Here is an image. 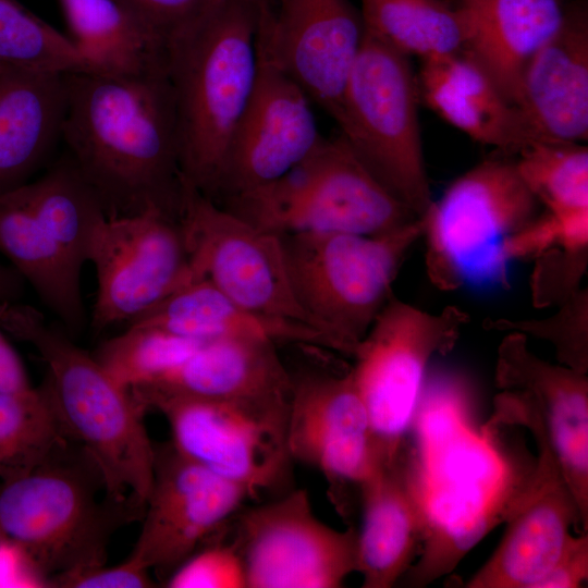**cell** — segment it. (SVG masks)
<instances>
[{
	"instance_id": "obj_1",
	"label": "cell",
	"mask_w": 588,
	"mask_h": 588,
	"mask_svg": "<svg viewBox=\"0 0 588 588\" xmlns=\"http://www.w3.org/2000/svg\"><path fill=\"white\" fill-rule=\"evenodd\" d=\"M61 139L108 218H180L184 177L167 66L136 76L64 74Z\"/></svg>"
},
{
	"instance_id": "obj_2",
	"label": "cell",
	"mask_w": 588,
	"mask_h": 588,
	"mask_svg": "<svg viewBox=\"0 0 588 588\" xmlns=\"http://www.w3.org/2000/svg\"><path fill=\"white\" fill-rule=\"evenodd\" d=\"M0 327L40 355L47 373L39 389L62 436L79 444L99 467L107 493L145 509L154 479L155 444L132 391L33 306L0 303Z\"/></svg>"
},
{
	"instance_id": "obj_3",
	"label": "cell",
	"mask_w": 588,
	"mask_h": 588,
	"mask_svg": "<svg viewBox=\"0 0 588 588\" xmlns=\"http://www.w3.org/2000/svg\"><path fill=\"white\" fill-rule=\"evenodd\" d=\"M259 0H217L166 42L184 181L210 197L258 72Z\"/></svg>"
},
{
	"instance_id": "obj_4",
	"label": "cell",
	"mask_w": 588,
	"mask_h": 588,
	"mask_svg": "<svg viewBox=\"0 0 588 588\" xmlns=\"http://www.w3.org/2000/svg\"><path fill=\"white\" fill-rule=\"evenodd\" d=\"M88 453L62 436L28 473L0 490V541L15 548L45 584L105 565L113 532L144 510L108 494Z\"/></svg>"
},
{
	"instance_id": "obj_5",
	"label": "cell",
	"mask_w": 588,
	"mask_h": 588,
	"mask_svg": "<svg viewBox=\"0 0 588 588\" xmlns=\"http://www.w3.org/2000/svg\"><path fill=\"white\" fill-rule=\"evenodd\" d=\"M417 218L375 234L299 232L280 235L295 295L317 326L354 356L391 297L403 259L422 236Z\"/></svg>"
},
{
	"instance_id": "obj_6",
	"label": "cell",
	"mask_w": 588,
	"mask_h": 588,
	"mask_svg": "<svg viewBox=\"0 0 588 588\" xmlns=\"http://www.w3.org/2000/svg\"><path fill=\"white\" fill-rule=\"evenodd\" d=\"M537 203L505 158L487 159L456 179L420 217L433 285H507V243L536 217Z\"/></svg>"
},
{
	"instance_id": "obj_7",
	"label": "cell",
	"mask_w": 588,
	"mask_h": 588,
	"mask_svg": "<svg viewBox=\"0 0 588 588\" xmlns=\"http://www.w3.org/2000/svg\"><path fill=\"white\" fill-rule=\"evenodd\" d=\"M221 206L278 235H375L418 218L373 176L341 134L332 138L322 136L281 177Z\"/></svg>"
},
{
	"instance_id": "obj_8",
	"label": "cell",
	"mask_w": 588,
	"mask_h": 588,
	"mask_svg": "<svg viewBox=\"0 0 588 588\" xmlns=\"http://www.w3.org/2000/svg\"><path fill=\"white\" fill-rule=\"evenodd\" d=\"M409 58L365 32L335 122L373 176L416 217L432 199Z\"/></svg>"
},
{
	"instance_id": "obj_9",
	"label": "cell",
	"mask_w": 588,
	"mask_h": 588,
	"mask_svg": "<svg viewBox=\"0 0 588 588\" xmlns=\"http://www.w3.org/2000/svg\"><path fill=\"white\" fill-rule=\"evenodd\" d=\"M494 420L528 429L537 455L507 509L500 543L465 587L532 588L560 555L573 528L587 530L534 403L520 393L503 391L495 400Z\"/></svg>"
},
{
	"instance_id": "obj_10",
	"label": "cell",
	"mask_w": 588,
	"mask_h": 588,
	"mask_svg": "<svg viewBox=\"0 0 588 588\" xmlns=\"http://www.w3.org/2000/svg\"><path fill=\"white\" fill-rule=\"evenodd\" d=\"M467 322L456 306L431 314L394 297L387 302L351 367L376 446L394 445L408 434L430 362L453 348Z\"/></svg>"
},
{
	"instance_id": "obj_11",
	"label": "cell",
	"mask_w": 588,
	"mask_h": 588,
	"mask_svg": "<svg viewBox=\"0 0 588 588\" xmlns=\"http://www.w3.org/2000/svg\"><path fill=\"white\" fill-rule=\"evenodd\" d=\"M289 397L253 401L163 399L159 411L177 452L258 497L281 488L292 458Z\"/></svg>"
},
{
	"instance_id": "obj_12",
	"label": "cell",
	"mask_w": 588,
	"mask_h": 588,
	"mask_svg": "<svg viewBox=\"0 0 588 588\" xmlns=\"http://www.w3.org/2000/svg\"><path fill=\"white\" fill-rule=\"evenodd\" d=\"M179 221L193 281H208L255 313L321 330L295 295L280 235L256 226L186 182Z\"/></svg>"
},
{
	"instance_id": "obj_13",
	"label": "cell",
	"mask_w": 588,
	"mask_h": 588,
	"mask_svg": "<svg viewBox=\"0 0 588 588\" xmlns=\"http://www.w3.org/2000/svg\"><path fill=\"white\" fill-rule=\"evenodd\" d=\"M231 522L246 588H340L357 569L358 531L321 522L306 489L238 511Z\"/></svg>"
},
{
	"instance_id": "obj_14",
	"label": "cell",
	"mask_w": 588,
	"mask_h": 588,
	"mask_svg": "<svg viewBox=\"0 0 588 588\" xmlns=\"http://www.w3.org/2000/svg\"><path fill=\"white\" fill-rule=\"evenodd\" d=\"M88 262L97 277L90 327L98 333L131 323L193 282L180 221L159 210L107 218Z\"/></svg>"
},
{
	"instance_id": "obj_15",
	"label": "cell",
	"mask_w": 588,
	"mask_h": 588,
	"mask_svg": "<svg viewBox=\"0 0 588 588\" xmlns=\"http://www.w3.org/2000/svg\"><path fill=\"white\" fill-rule=\"evenodd\" d=\"M249 498L244 488L185 457L171 442L155 444L152 485L128 558L166 583Z\"/></svg>"
},
{
	"instance_id": "obj_16",
	"label": "cell",
	"mask_w": 588,
	"mask_h": 588,
	"mask_svg": "<svg viewBox=\"0 0 588 588\" xmlns=\"http://www.w3.org/2000/svg\"><path fill=\"white\" fill-rule=\"evenodd\" d=\"M287 449L293 462L323 475L336 510L348 515V497L353 489L359 494L377 454L369 414L351 367L292 377Z\"/></svg>"
},
{
	"instance_id": "obj_17",
	"label": "cell",
	"mask_w": 588,
	"mask_h": 588,
	"mask_svg": "<svg viewBox=\"0 0 588 588\" xmlns=\"http://www.w3.org/2000/svg\"><path fill=\"white\" fill-rule=\"evenodd\" d=\"M365 38L350 0H259V51L334 121Z\"/></svg>"
},
{
	"instance_id": "obj_18",
	"label": "cell",
	"mask_w": 588,
	"mask_h": 588,
	"mask_svg": "<svg viewBox=\"0 0 588 588\" xmlns=\"http://www.w3.org/2000/svg\"><path fill=\"white\" fill-rule=\"evenodd\" d=\"M257 51L253 94L231 135L209 197L220 205L278 180L322 138L309 98L271 59Z\"/></svg>"
},
{
	"instance_id": "obj_19",
	"label": "cell",
	"mask_w": 588,
	"mask_h": 588,
	"mask_svg": "<svg viewBox=\"0 0 588 588\" xmlns=\"http://www.w3.org/2000/svg\"><path fill=\"white\" fill-rule=\"evenodd\" d=\"M359 498L356 572L364 588H390L415 564L430 525L418 456L408 436L377 451Z\"/></svg>"
},
{
	"instance_id": "obj_20",
	"label": "cell",
	"mask_w": 588,
	"mask_h": 588,
	"mask_svg": "<svg viewBox=\"0 0 588 588\" xmlns=\"http://www.w3.org/2000/svg\"><path fill=\"white\" fill-rule=\"evenodd\" d=\"M495 384L528 397L546 427L563 476L588 528V377L530 351L527 336L509 332L499 345Z\"/></svg>"
},
{
	"instance_id": "obj_21",
	"label": "cell",
	"mask_w": 588,
	"mask_h": 588,
	"mask_svg": "<svg viewBox=\"0 0 588 588\" xmlns=\"http://www.w3.org/2000/svg\"><path fill=\"white\" fill-rule=\"evenodd\" d=\"M514 106L537 142L588 137V12L567 5L560 29L527 64Z\"/></svg>"
},
{
	"instance_id": "obj_22",
	"label": "cell",
	"mask_w": 588,
	"mask_h": 588,
	"mask_svg": "<svg viewBox=\"0 0 588 588\" xmlns=\"http://www.w3.org/2000/svg\"><path fill=\"white\" fill-rule=\"evenodd\" d=\"M275 344L222 339L204 342L156 381L131 390L144 412L163 399L253 401L289 397L292 376Z\"/></svg>"
},
{
	"instance_id": "obj_23",
	"label": "cell",
	"mask_w": 588,
	"mask_h": 588,
	"mask_svg": "<svg viewBox=\"0 0 588 588\" xmlns=\"http://www.w3.org/2000/svg\"><path fill=\"white\" fill-rule=\"evenodd\" d=\"M417 83L426 106L482 145L504 154H519L537 142L518 109L461 51L421 60Z\"/></svg>"
},
{
	"instance_id": "obj_24",
	"label": "cell",
	"mask_w": 588,
	"mask_h": 588,
	"mask_svg": "<svg viewBox=\"0 0 588 588\" xmlns=\"http://www.w3.org/2000/svg\"><path fill=\"white\" fill-rule=\"evenodd\" d=\"M466 20L461 52L473 59L514 105L522 75L560 29L563 0H455Z\"/></svg>"
},
{
	"instance_id": "obj_25",
	"label": "cell",
	"mask_w": 588,
	"mask_h": 588,
	"mask_svg": "<svg viewBox=\"0 0 588 588\" xmlns=\"http://www.w3.org/2000/svg\"><path fill=\"white\" fill-rule=\"evenodd\" d=\"M131 323L158 327L200 342L242 339L342 353L340 345L316 327L249 310L204 279L184 285Z\"/></svg>"
},
{
	"instance_id": "obj_26",
	"label": "cell",
	"mask_w": 588,
	"mask_h": 588,
	"mask_svg": "<svg viewBox=\"0 0 588 588\" xmlns=\"http://www.w3.org/2000/svg\"><path fill=\"white\" fill-rule=\"evenodd\" d=\"M64 74L0 71V194L17 187L62 135Z\"/></svg>"
},
{
	"instance_id": "obj_27",
	"label": "cell",
	"mask_w": 588,
	"mask_h": 588,
	"mask_svg": "<svg viewBox=\"0 0 588 588\" xmlns=\"http://www.w3.org/2000/svg\"><path fill=\"white\" fill-rule=\"evenodd\" d=\"M0 253L69 332L84 328L83 267L40 222L20 186L0 194Z\"/></svg>"
},
{
	"instance_id": "obj_28",
	"label": "cell",
	"mask_w": 588,
	"mask_h": 588,
	"mask_svg": "<svg viewBox=\"0 0 588 588\" xmlns=\"http://www.w3.org/2000/svg\"><path fill=\"white\" fill-rule=\"evenodd\" d=\"M71 37L89 72L136 76L167 66L166 44L148 34L115 0H59Z\"/></svg>"
},
{
	"instance_id": "obj_29",
	"label": "cell",
	"mask_w": 588,
	"mask_h": 588,
	"mask_svg": "<svg viewBox=\"0 0 588 588\" xmlns=\"http://www.w3.org/2000/svg\"><path fill=\"white\" fill-rule=\"evenodd\" d=\"M359 11L367 34L408 58L463 49L466 20L455 0H360Z\"/></svg>"
},
{
	"instance_id": "obj_30",
	"label": "cell",
	"mask_w": 588,
	"mask_h": 588,
	"mask_svg": "<svg viewBox=\"0 0 588 588\" xmlns=\"http://www.w3.org/2000/svg\"><path fill=\"white\" fill-rule=\"evenodd\" d=\"M20 188L68 254L82 267L88 262L95 237L108 217L69 155Z\"/></svg>"
},
{
	"instance_id": "obj_31",
	"label": "cell",
	"mask_w": 588,
	"mask_h": 588,
	"mask_svg": "<svg viewBox=\"0 0 588 588\" xmlns=\"http://www.w3.org/2000/svg\"><path fill=\"white\" fill-rule=\"evenodd\" d=\"M203 343L158 327L130 323L101 343L94 356L119 384L133 390L177 367Z\"/></svg>"
},
{
	"instance_id": "obj_32",
	"label": "cell",
	"mask_w": 588,
	"mask_h": 588,
	"mask_svg": "<svg viewBox=\"0 0 588 588\" xmlns=\"http://www.w3.org/2000/svg\"><path fill=\"white\" fill-rule=\"evenodd\" d=\"M515 161L536 197L554 215L588 212V149L580 143L536 142Z\"/></svg>"
},
{
	"instance_id": "obj_33",
	"label": "cell",
	"mask_w": 588,
	"mask_h": 588,
	"mask_svg": "<svg viewBox=\"0 0 588 588\" xmlns=\"http://www.w3.org/2000/svg\"><path fill=\"white\" fill-rule=\"evenodd\" d=\"M0 68L59 74L89 72L70 37L14 0H0Z\"/></svg>"
},
{
	"instance_id": "obj_34",
	"label": "cell",
	"mask_w": 588,
	"mask_h": 588,
	"mask_svg": "<svg viewBox=\"0 0 588 588\" xmlns=\"http://www.w3.org/2000/svg\"><path fill=\"white\" fill-rule=\"evenodd\" d=\"M62 433L38 388L29 394L0 392V478H17L39 464Z\"/></svg>"
},
{
	"instance_id": "obj_35",
	"label": "cell",
	"mask_w": 588,
	"mask_h": 588,
	"mask_svg": "<svg viewBox=\"0 0 588 588\" xmlns=\"http://www.w3.org/2000/svg\"><path fill=\"white\" fill-rule=\"evenodd\" d=\"M559 310L543 319H487V330L518 332L549 342L560 364L588 372V292L578 289L559 305Z\"/></svg>"
},
{
	"instance_id": "obj_36",
	"label": "cell",
	"mask_w": 588,
	"mask_h": 588,
	"mask_svg": "<svg viewBox=\"0 0 588 588\" xmlns=\"http://www.w3.org/2000/svg\"><path fill=\"white\" fill-rule=\"evenodd\" d=\"M221 531L181 564L166 580L164 586L246 588L242 558L231 539H222Z\"/></svg>"
},
{
	"instance_id": "obj_37",
	"label": "cell",
	"mask_w": 588,
	"mask_h": 588,
	"mask_svg": "<svg viewBox=\"0 0 588 588\" xmlns=\"http://www.w3.org/2000/svg\"><path fill=\"white\" fill-rule=\"evenodd\" d=\"M588 250L551 247L540 254L531 277L532 302L538 307L562 304L579 287Z\"/></svg>"
},
{
	"instance_id": "obj_38",
	"label": "cell",
	"mask_w": 588,
	"mask_h": 588,
	"mask_svg": "<svg viewBox=\"0 0 588 588\" xmlns=\"http://www.w3.org/2000/svg\"><path fill=\"white\" fill-rule=\"evenodd\" d=\"M151 36L162 42L197 19L217 0H115Z\"/></svg>"
},
{
	"instance_id": "obj_39",
	"label": "cell",
	"mask_w": 588,
	"mask_h": 588,
	"mask_svg": "<svg viewBox=\"0 0 588 588\" xmlns=\"http://www.w3.org/2000/svg\"><path fill=\"white\" fill-rule=\"evenodd\" d=\"M50 586L74 588H148L155 587L149 571L127 558L115 566H99L54 579Z\"/></svg>"
},
{
	"instance_id": "obj_40",
	"label": "cell",
	"mask_w": 588,
	"mask_h": 588,
	"mask_svg": "<svg viewBox=\"0 0 588 588\" xmlns=\"http://www.w3.org/2000/svg\"><path fill=\"white\" fill-rule=\"evenodd\" d=\"M588 583V534L572 535L560 555L532 588H581Z\"/></svg>"
},
{
	"instance_id": "obj_41",
	"label": "cell",
	"mask_w": 588,
	"mask_h": 588,
	"mask_svg": "<svg viewBox=\"0 0 588 588\" xmlns=\"http://www.w3.org/2000/svg\"><path fill=\"white\" fill-rule=\"evenodd\" d=\"M24 365L5 339L0 327V392L9 394H29L35 392Z\"/></svg>"
},
{
	"instance_id": "obj_42",
	"label": "cell",
	"mask_w": 588,
	"mask_h": 588,
	"mask_svg": "<svg viewBox=\"0 0 588 588\" xmlns=\"http://www.w3.org/2000/svg\"><path fill=\"white\" fill-rule=\"evenodd\" d=\"M40 581L22 554L0 541V587L29 586Z\"/></svg>"
},
{
	"instance_id": "obj_43",
	"label": "cell",
	"mask_w": 588,
	"mask_h": 588,
	"mask_svg": "<svg viewBox=\"0 0 588 588\" xmlns=\"http://www.w3.org/2000/svg\"><path fill=\"white\" fill-rule=\"evenodd\" d=\"M24 282L13 267L0 262V303L15 301L21 295Z\"/></svg>"
},
{
	"instance_id": "obj_44",
	"label": "cell",
	"mask_w": 588,
	"mask_h": 588,
	"mask_svg": "<svg viewBox=\"0 0 588 588\" xmlns=\"http://www.w3.org/2000/svg\"><path fill=\"white\" fill-rule=\"evenodd\" d=\"M1 70H2V69L0 68V71H1Z\"/></svg>"
}]
</instances>
